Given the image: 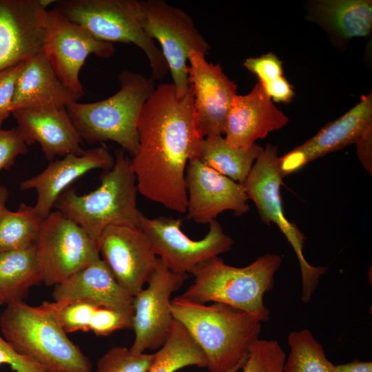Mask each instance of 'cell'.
Returning <instances> with one entry per match:
<instances>
[{
  "mask_svg": "<svg viewBox=\"0 0 372 372\" xmlns=\"http://www.w3.org/2000/svg\"><path fill=\"white\" fill-rule=\"evenodd\" d=\"M137 132L138 145L130 162L138 192L169 209L186 213V167L199 157L203 141L195 127L190 87L181 97L173 83L156 87L140 112Z\"/></svg>",
  "mask_w": 372,
  "mask_h": 372,
  "instance_id": "obj_1",
  "label": "cell"
},
{
  "mask_svg": "<svg viewBox=\"0 0 372 372\" xmlns=\"http://www.w3.org/2000/svg\"><path fill=\"white\" fill-rule=\"evenodd\" d=\"M174 319L187 329L207 359L209 372H237L259 339L262 322L220 302L209 305L183 296L172 299Z\"/></svg>",
  "mask_w": 372,
  "mask_h": 372,
  "instance_id": "obj_2",
  "label": "cell"
},
{
  "mask_svg": "<svg viewBox=\"0 0 372 372\" xmlns=\"http://www.w3.org/2000/svg\"><path fill=\"white\" fill-rule=\"evenodd\" d=\"M66 300L31 306L12 301L0 315L3 338L48 372H92L88 358L67 335L59 320Z\"/></svg>",
  "mask_w": 372,
  "mask_h": 372,
  "instance_id": "obj_3",
  "label": "cell"
},
{
  "mask_svg": "<svg viewBox=\"0 0 372 372\" xmlns=\"http://www.w3.org/2000/svg\"><path fill=\"white\" fill-rule=\"evenodd\" d=\"M281 263L279 255L266 254L246 267H236L216 256L191 271L194 281L181 296L205 304H226L256 316L262 322L267 321L270 312L264 297L273 287L274 276Z\"/></svg>",
  "mask_w": 372,
  "mask_h": 372,
  "instance_id": "obj_4",
  "label": "cell"
},
{
  "mask_svg": "<svg viewBox=\"0 0 372 372\" xmlns=\"http://www.w3.org/2000/svg\"><path fill=\"white\" fill-rule=\"evenodd\" d=\"M118 78L121 88L114 94L100 101H76L66 109L81 140L90 144L114 141L132 156L138 145V118L156 86L152 78L129 70Z\"/></svg>",
  "mask_w": 372,
  "mask_h": 372,
  "instance_id": "obj_5",
  "label": "cell"
},
{
  "mask_svg": "<svg viewBox=\"0 0 372 372\" xmlns=\"http://www.w3.org/2000/svg\"><path fill=\"white\" fill-rule=\"evenodd\" d=\"M100 180L97 189L84 195L66 189L54 204L57 211L79 225L96 243L108 226H140L142 215L137 208L136 177L125 151L116 152L113 167L104 171Z\"/></svg>",
  "mask_w": 372,
  "mask_h": 372,
  "instance_id": "obj_6",
  "label": "cell"
},
{
  "mask_svg": "<svg viewBox=\"0 0 372 372\" xmlns=\"http://www.w3.org/2000/svg\"><path fill=\"white\" fill-rule=\"evenodd\" d=\"M54 9L99 40L138 47L149 61L154 80H163L168 74L161 49L138 21L135 0H61L56 1Z\"/></svg>",
  "mask_w": 372,
  "mask_h": 372,
  "instance_id": "obj_7",
  "label": "cell"
},
{
  "mask_svg": "<svg viewBox=\"0 0 372 372\" xmlns=\"http://www.w3.org/2000/svg\"><path fill=\"white\" fill-rule=\"evenodd\" d=\"M138 21L145 34L156 40L179 97L189 89V57L195 51L207 55L210 45L183 10L163 0H135Z\"/></svg>",
  "mask_w": 372,
  "mask_h": 372,
  "instance_id": "obj_8",
  "label": "cell"
},
{
  "mask_svg": "<svg viewBox=\"0 0 372 372\" xmlns=\"http://www.w3.org/2000/svg\"><path fill=\"white\" fill-rule=\"evenodd\" d=\"M282 178L278 166L277 147L267 144L242 185L249 199L255 203L263 223H275L293 249L301 271L302 301L307 303L326 268L313 267L306 260L303 254L304 236L284 215L280 194Z\"/></svg>",
  "mask_w": 372,
  "mask_h": 372,
  "instance_id": "obj_9",
  "label": "cell"
},
{
  "mask_svg": "<svg viewBox=\"0 0 372 372\" xmlns=\"http://www.w3.org/2000/svg\"><path fill=\"white\" fill-rule=\"evenodd\" d=\"M35 247L43 282L48 287H54L101 258L97 243L59 211L44 219Z\"/></svg>",
  "mask_w": 372,
  "mask_h": 372,
  "instance_id": "obj_10",
  "label": "cell"
},
{
  "mask_svg": "<svg viewBox=\"0 0 372 372\" xmlns=\"http://www.w3.org/2000/svg\"><path fill=\"white\" fill-rule=\"evenodd\" d=\"M115 52L113 43L96 39L56 10L46 11L43 52L59 80L79 97L85 95L79 74L87 56L108 59Z\"/></svg>",
  "mask_w": 372,
  "mask_h": 372,
  "instance_id": "obj_11",
  "label": "cell"
},
{
  "mask_svg": "<svg viewBox=\"0 0 372 372\" xmlns=\"http://www.w3.org/2000/svg\"><path fill=\"white\" fill-rule=\"evenodd\" d=\"M182 218L160 216L149 218L142 214L140 227L149 238L156 256L172 271L190 273L200 263L231 249L234 241L216 220L209 223L206 236L189 238L181 229Z\"/></svg>",
  "mask_w": 372,
  "mask_h": 372,
  "instance_id": "obj_12",
  "label": "cell"
},
{
  "mask_svg": "<svg viewBox=\"0 0 372 372\" xmlns=\"http://www.w3.org/2000/svg\"><path fill=\"white\" fill-rule=\"evenodd\" d=\"M187 278L188 274L170 271L158 258L147 286L134 296L132 352L142 353L164 344L174 320L171 296Z\"/></svg>",
  "mask_w": 372,
  "mask_h": 372,
  "instance_id": "obj_13",
  "label": "cell"
},
{
  "mask_svg": "<svg viewBox=\"0 0 372 372\" xmlns=\"http://www.w3.org/2000/svg\"><path fill=\"white\" fill-rule=\"evenodd\" d=\"M102 260L118 284L132 296L147 284L158 258L140 226L115 224L106 227L97 241Z\"/></svg>",
  "mask_w": 372,
  "mask_h": 372,
  "instance_id": "obj_14",
  "label": "cell"
},
{
  "mask_svg": "<svg viewBox=\"0 0 372 372\" xmlns=\"http://www.w3.org/2000/svg\"><path fill=\"white\" fill-rule=\"evenodd\" d=\"M187 73L198 135L202 138L222 136L237 85L220 64L207 62L204 54L195 51L189 57Z\"/></svg>",
  "mask_w": 372,
  "mask_h": 372,
  "instance_id": "obj_15",
  "label": "cell"
},
{
  "mask_svg": "<svg viewBox=\"0 0 372 372\" xmlns=\"http://www.w3.org/2000/svg\"><path fill=\"white\" fill-rule=\"evenodd\" d=\"M187 194V218L198 224H209L224 211L241 216L249 209V200L242 184L202 163L191 159L185 171Z\"/></svg>",
  "mask_w": 372,
  "mask_h": 372,
  "instance_id": "obj_16",
  "label": "cell"
},
{
  "mask_svg": "<svg viewBox=\"0 0 372 372\" xmlns=\"http://www.w3.org/2000/svg\"><path fill=\"white\" fill-rule=\"evenodd\" d=\"M54 0H0V71L43 50L48 7Z\"/></svg>",
  "mask_w": 372,
  "mask_h": 372,
  "instance_id": "obj_17",
  "label": "cell"
},
{
  "mask_svg": "<svg viewBox=\"0 0 372 372\" xmlns=\"http://www.w3.org/2000/svg\"><path fill=\"white\" fill-rule=\"evenodd\" d=\"M372 127V94L363 95L360 101L340 118L326 124L316 135L278 157L282 177L302 169L311 161L329 153L356 143Z\"/></svg>",
  "mask_w": 372,
  "mask_h": 372,
  "instance_id": "obj_18",
  "label": "cell"
},
{
  "mask_svg": "<svg viewBox=\"0 0 372 372\" xmlns=\"http://www.w3.org/2000/svg\"><path fill=\"white\" fill-rule=\"evenodd\" d=\"M114 162L115 158L103 146L84 150L80 155L68 154L50 162L37 175L23 180L20 189L37 192L34 207L45 218L52 212L59 196L72 182L93 169L109 170Z\"/></svg>",
  "mask_w": 372,
  "mask_h": 372,
  "instance_id": "obj_19",
  "label": "cell"
},
{
  "mask_svg": "<svg viewBox=\"0 0 372 372\" xmlns=\"http://www.w3.org/2000/svg\"><path fill=\"white\" fill-rule=\"evenodd\" d=\"M12 114L27 145L39 143L49 161L57 156L83 153L82 140L66 107L19 109Z\"/></svg>",
  "mask_w": 372,
  "mask_h": 372,
  "instance_id": "obj_20",
  "label": "cell"
},
{
  "mask_svg": "<svg viewBox=\"0 0 372 372\" xmlns=\"http://www.w3.org/2000/svg\"><path fill=\"white\" fill-rule=\"evenodd\" d=\"M288 121V117L273 105L258 82L249 94L234 97L227 117L224 138L233 147L247 149Z\"/></svg>",
  "mask_w": 372,
  "mask_h": 372,
  "instance_id": "obj_21",
  "label": "cell"
},
{
  "mask_svg": "<svg viewBox=\"0 0 372 372\" xmlns=\"http://www.w3.org/2000/svg\"><path fill=\"white\" fill-rule=\"evenodd\" d=\"M52 296L54 301H86L133 318L134 297L118 284L101 258L55 285Z\"/></svg>",
  "mask_w": 372,
  "mask_h": 372,
  "instance_id": "obj_22",
  "label": "cell"
},
{
  "mask_svg": "<svg viewBox=\"0 0 372 372\" xmlns=\"http://www.w3.org/2000/svg\"><path fill=\"white\" fill-rule=\"evenodd\" d=\"M80 99L59 80L42 50L24 62L10 111L12 114L19 109L66 107Z\"/></svg>",
  "mask_w": 372,
  "mask_h": 372,
  "instance_id": "obj_23",
  "label": "cell"
},
{
  "mask_svg": "<svg viewBox=\"0 0 372 372\" xmlns=\"http://www.w3.org/2000/svg\"><path fill=\"white\" fill-rule=\"evenodd\" d=\"M311 18L342 40L368 36L372 28L371 0L314 1Z\"/></svg>",
  "mask_w": 372,
  "mask_h": 372,
  "instance_id": "obj_24",
  "label": "cell"
},
{
  "mask_svg": "<svg viewBox=\"0 0 372 372\" xmlns=\"http://www.w3.org/2000/svg\"><path fill=\"white\" fill-rule=\"evenodd\" d=\"M41 282L35 245L0 254V296L5 302L23 300L30 289Z\"/></svg>",
  "mask_w": 372,
  "mask_h": 372,
  "instance_id": "obj_25",
  "label": "cell"
},
{
  "mask_svg": "<svg viewBox=\"0 0 372 372\" xmlns=\"http://www.w3.org/2000/svg\"><path fill=\"white\" fill-rule=\"evenodd\" d=\"M262 149L256 143L247 149L237 148L219 136L203 138L198 158L218 173L242 184Z\"/></svg>",
  "mask_w": 372,
  "mask_h": 372,
  "instance_id": "obj_26",
  "label": "cell"
},
{
  "mask_svg": "<svg viewBox=\"0 0 372 372\" xmlns=\"http://www.w3.org/2000/svg\"><path fill=\"white\" fill-rule=\"evenodd\" d=\"M206 357L187 329L174 319L164 344L154 353L147 372H176L184 367H207Z\"/></svg>",
  "mask_w": 372,
  "mask_h": 372,
  "instance_id": "obj_27",
  "label": "cell"
},
{
  "mask_svg": "<svg viewBox=\"0 0 372 372\" xmlns=\"http://www.w3.org/2000/svg\"><path fill=\"white\" fill-rule=\"evenodd\" d=\"M44 219L34 206L21 203L15 211L7 209L0 218V254L35 245Z\"/></svg>",
  "mask_w": 372,
  "mask_h": 372,
  "instance_id": "obj_28",
  "label": "cell"
},
{
  "mask_svg": "<svg viewBox=\"0 0 372 372\" xmlns=\"http://www.w3.org/2000/svg\"><path fill=\"white\" fill-rule=\"evenodd\" d=\"M290 352L284 372H338L326 357L322 344L307 329L292 331L288 336Z\"/></svg>",
  "mask_w": 372,
  "mask_h": 372,
  "instance_id": "obj_29",
  "label": "cell"
},
{
  "mask_svg": "<svg viewBox=\"0 0 372 372\" xmlns=\"http://www.w3.org/2000/svg\"><path fill=\"white\" fill-rule=\"evenodd\" d=\"M243 65L258 77L260 84L270 99L279 103L291 101L294 92L284 77L282 62L276 54L269 52L259 57H249Z\"/></svg>",
  "mask_w": 372,
  "mask_h": 372,
  "instance_id": "obj_30",
  "label": "cell"
},
{
  "mask_svg": "<svg viewBox=\"0 0 372 372\" xmlns=\"http://www.w3.org/2000/svg\"><path fill=\"white\" fill-rule=\"evenodd\" d=\"M154 353H136L123 346L113 347L97 361L96 372H147Z\"/></svg>",
  "mask_w": 372,
  "mask_h": 372,
  "instance_id": "obj_31",
  "label": "cell"
},
{
  "mask_svg": "<svg viewBox=\"0 0 372 372\" xmlns=\"http://www.w3.org/2000/svg\"><path fill=\"white\" fill-rule=\"evenodd\" d=\"M286 354L276 340H257L242 366V372H284Z\"/></svg>",
  "mask_w": 372,
  "mask_h": 372,
  "instance_id": "obj_32",
  "label": "cell"
},
{
  "mask_svg": "<svg viewBox=\"0 0 372 372\" xmlns=\"http://www.w3.org/2000/svg\"><path fill=\"white\" fill-rule=\"evenodd\" d=\"M96 305L86 301H74L67 304L60 311L59 320L67 333L88 331Z\"/></svg>",
  "mask_w": 372,
  "mask_h": 372,
  "instance_id": "obj_33",
  "label": "cell"
},
{
  "mask_svg": "<svg viewBox=\"0 0 372 372\" xmlns=\"http://www.w3.org/2000/svg\"><path fill=\"white\" fill-rule=\"evenodd\" d=\"M132 317L116 310L98 307L94 311L90 331L97 336H107L113 332L132 328Z\"/></svg>",
  "mask_w": 372,
  "mask_h": 372,
  "instance_id": "obj_34",
  "label": "cell"
},
{
  "mask_svg": "<svg viewBox=\"0 0 372 372\" xmlns=\"http://www.w3.org/2000/svg\"><path fill=\"white\" fill-rule=\"evenodd\" d=\"M28 152V145L17 129L0 128V171L8 169L15 159Z\"/></svg>",
  "mask_w": 372,
  "mask_h": 372,
  "instance_id": "obj_35",
  "label": "cell"
},
{
  "mask_svg": "<svg viewBox=\"0 0 372 372\" xmlns=\"http://www.w3.org/2000/svg\"><path fill=\"white\" fill-rule=\"evenodd\" d=\"M24 62L0 71V128L11 114L10 106L16 83Z\"/></svg>",
  "mask_w": 372,
  "mask_h": 372,
  "instance_id": "obj_36",
  "label": "cell"
},
{
  "mask_svg": "<svg viewBox=\"0 0 372 372\" xmlns=\"http://www.w3.org/2000/svg\"><path fill=\"white\" fill-rule=\"evenodd\" d=\"M8 364L16 372H48L33 360L17 351L0 335V365Z\"/></svg>",
  "mask_w": 372,
  "mask_h": 372,
  "instance_id": "obj_37",
  "label": "cell"
},
{
  "mask_svg": "<svg viewBox=\"0 0 372 372\" xmlns=\"http://www.w3.org/2000/svg\"><path fill=\"white\" fill-rule=\"evenodd\" d=\"M359 161L367 172L372 174V127L369 129L355 143Z\"/></svg>",
  "mask_w": 372,
  "mask_h": 372,
  "instance_id": "obj_38",
  "label": "cell"
},
{
  "mask_svg": "<svg viewBox=\"0 0 372 372\" xmlns=\"http://www.w3.org/2000/svg\"><path fill=\"white\" fill-rule=\"evenodd\" d=\"M338 372H372L371 362L354 361L336 365Z\"/></svg>",
  "mask_w": 372,
  "mask_h": 372,
  "instance_id": "obj_39",
  "label": "cell"
},
{
  "mask_svg": "<svg viewBox=\"0 0 372 372\" xmlns=\"http://www.w3.org/2000/svg\"><path fill=\"white\" fill-rule=\"evenodd\" d=\"M8 198V191L6 187L0 185V218L7 209L6 207Z\"/></svg>",
  "mask_w": 372,
  "mask_h": 372,
  "instance_id": "obj_40",
  "label": "cell"
},
{
  "mask_svg": "<svg viewBox=\"0 0 372 372\" xmlns=\"http://www.w3.org/2000/svg\"><path fill=\"white\" fill-rule=\"evenodd\" d=\"M5 302L4 300L0 296V307Z\"/></svg>",
  "mask_w": 372,
  "mask_h": 372,
  "instance_id": "obj_41",
  "label": "cell"
}]
</instances>
